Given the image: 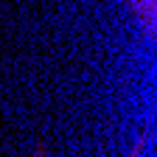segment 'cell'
<instances>
[{"mask_svg":"<svg viewBox=\"0 0 157 157\" xmlns=\"http://www.w3.org/2000/svg\"><path fill=\"white\" fill-rule=\"evenodd\" d=\"M126 3L135 9V14L137 17H143L146 20V25H149V31H151V14H154V0H126Z\"/></svg>","mask_w":157,"mask_h":157,"instance_id":"cell-1","label":"cell"}]
</instances>
